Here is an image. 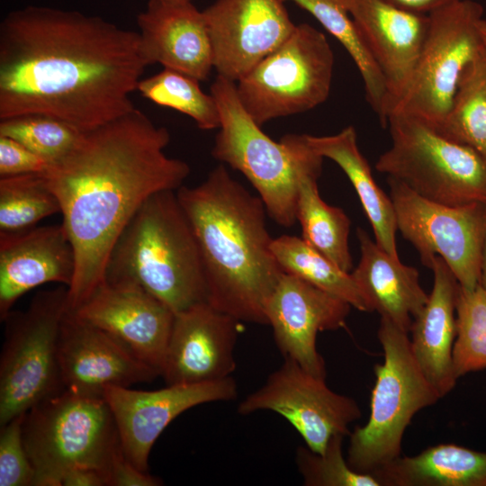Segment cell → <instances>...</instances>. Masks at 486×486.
<instances>
[{"mask_svg": "<svg viewBox=\"0 0 486 486\" xmlns=\"http://www.w3.org/2000/svg\"><path fill=\"white\" fill-rule=\"evenodd\" d=\"M24 416L0 426V486H33L35 472L22 438Z\"/></svg>", "mask_w": 486, "mask_h": 486, "instance_id": "36", "label": "cell"}, {"mask_svg": "<svg viewBox=\"0 0 486 486\" xmlns=\"http://www.w3.org/2000/svg\"><path fill=\"white\" fill-rule=\"evenodd\" d=\"M22 438L33 466V486H61L64 475L80 468L106 478L121 447L114 418L104 396L64 388L29 410Z\"/></svg>", "mask_w": 486, "mask_h": 486, "instance_id": "6", "label": "cell"}, {"mask_svg": "<svg viewBox=\"0 0 486 486\" xmlns=\"http://www.w3.org/2000/svg\"><path fill=\"white\" fill-rule=\"evenodd\" d=\"M166 1L174 2V3H188V2H192V0H166Z\"/></svg>", "mask_w": 486, "mask_h": 486, "instance_id": "43", "label": "cell"}, {"mask_svg": "<svg viewBox=\"0 0 486 486\" xmlns=\"http://www.w3.org/2000/svg\"><path fill=\"white\" fill-rule=\"evenodd\" d=\"M479 285L486 291V235L482 249Z\"/></svg>", "mask_w": 486, "mask_h": 486, "instance_id": "41", "label": "cell"}, {"mask_svg": "<svg viewBox=\"0 0 486 486\" xmlns=\"http://www.w3.org/2000/svg\"><path fill=\"white\" fill-rule=\"evenodd\" d=\"M58 364L64 388L103 396L109 386L150 382L159 373L104 329L66 313L58 337Z\"/></svg>", "mask_w": 486, "mask_h": 486, "instance_id": "18", "label": "cell"}, {"mask_svg": "<svg viewBox=\"0 0 486 486\" xmlns=\"http://www.w3.org/2000/svg\"><path fill=\"white\" fill-rule=\"evenodd\" d=\"M378 339L384 358L374 366L369 418L349 435L346 461L360 473L373 474L400 456L413 417L441 399L418 365L408 332L381 318Z\"/></svg>", "mask_w": 486, "mask_h": 486, "instance_id": "7", "label": "cell"}, {"mask_svg": "<svg viewBox=\"0 0 486 486\" xmlns=\"http://www.w3.org/2000/svg\"><path fill=\"white\" fill-rule=\"evenodd\" d=\"M62 486H106L104 474L94 469L80 468L67 472Z\"/></svg>", "mask_w": 486, "mask_h": 486, "instance_id": "39", "label": "cell"}, {"mask_svg": "<svg viewBox=\"0 0 486 486\" xmlns=\"http://www.w3.org/2000/svg\"><path fill=\"white\" fill-rule=\"evenodd\" d=\"M387 124L392 145L376 161L378 172L435 202L450 206L486 204L483 156L406 114H391Z\"/></svg>", "mask_w": 486, "mask_h": 486, "instance_id": "8", "label": "cell"}, {"mask_svg": "<svg viewBox=\"0 0 486 486\" xmlns=\"http://www.w3.org/2000/svg\"><path fill=\"white\" fill-rule=\"evenodd\" d=\"M82 132L61 120L40 114L0 120V136L15 140L50 165L72 150Z\"/></svg>", "mask_w": 486, "mask_h": 486, "instance_id": "34", "label": "cell"}, {"mask_svg": "<svg viewBox=\"0 0 486 486\" xmlns=\"http://www.w3.org/2000/svg\"><path fill=\"white\" fill-rule=\"evenodd\" d=\"M318 179L315 176H306L300 183L296 220L302 226V238L342 270L351 273L353 260L348 247L351 221L341 208L322 200Z\"/></svg>", "mask_w": 486, "mask_h": 486, "instance_id": "27", "label": "cell"}, {"mask_svg": "<svg viewBox=\"0 0 486 486\" xmlns=\"http://www.w3.org/2000/svg\"><path fill=\"white\" fill-rule=\"evenodd\" d=\"M137 23L148 65L158 63L199 81L208 78L213 68L212 44L202 12L192 2L149 0Z\"/></svg>", "mask_w": 486, "mask_h": 486, "instance_id": "22", "label": "cell"}, {"mask_svg": "<svg viewBox=\"0 0 486 486\" xmlns=\"http://www.w3.org/2000/svg\"><path fill=\"white\" fill-rule=\"evenodd\" d=\"M235 380L170 384L155 391L109 386L104 391L118 429L126 457L148 472L151 448L164 429L181 413L203 403L231 400L237 397Z\"/></svg>", "mask_w": 486, "mask_h": 486, "instance_id": "14", "label": "cell"}, {"mask_svg": "<svg viewBox=\"0 0 486 486\" xmlns=\"http://www.w3.org/2000/svg\"><path fill=\"white\" fill-rule=\"evenodd\" d=\"M284 358L266 382L238 404V412H276L296 429L306 446L322 454L334 435H350L348 426L362 417L361 409L353 398L329 389L325 378Z\"/></svg>", "mask_w": 486, "mask_h": 486, "instance_id": "13", "label": "cell"}, {"mask_svg": "<svg viewBox=\"0 0 486 486\" xmlns=\"http://www.w3.org/2000/svg\"><path fill=\"white\" fill-rule=\"evenodd\" d=\"M351 307L284 272L267 301L266 317L284 357L292 358L313 375L326 378L325 361L317 350V335L345 327Z\"/></svg>", "mask_w": 486, "mask_h": 486, "instance_id": "16", "label": "cell"}, {"mask_svg": "<svg viewBox=\"0 0 486 486\" xmlns=\"http://www.w3.org/2000/svg\"><path fill=\"white\" fill-rule=\"evenodd\" d=\"M72 313L122 341L161 376L175 313L155 296L135 284L104 280Z\"/></svg>", "mask_w": 486, "mask_h": 486, "instance_id": "17", "label": "cell"}, {"mask_svg": "<svg viewBox=\"0 0 486 486\" xmlns=\"http://www.w3.org/2000/svg\"><path fill=\"white\" fill-rule=\"evenodd\" d=\"M162 481L137 468L124 454L122 446L109 467L107 486H158Z\"/></svg>", "mask_w": 486, "mask_h": 486, "instance_id": "38", "label": "cell"}, {"mask_svg": "<svg viewBox=\"0 0 486 486\" xmlns=\"http://www.w3.org/2000/svg\"><path fill=\"white\" fill-rule=\"evenodd\" d=\"M386 85L385 122L413 75L429 29V14L382 0H343Z\"/></svg>", "mask_w": 486, "mask_h": 486, "instance_id": "20", "label": "cell"}, {"mask_svg": "<svg viewBox=\"0 0 486 486\" xmlns=\"http://www.w3.org/2000/svg\"><path fill=\"white\" fill-rule=\"evenodd\" d=\"M50 164L14 139L0 136V177L43 174Z\"/></svg>", "mask_w": 486, "mask_h": 486, "instance_id": "37", "label": "cell"}, {"mask_svg": "<svg viewBox=\"0 0 486 486\" xmlns=\"http://www.w3.org/2000/svg\"><path fill=\"white\" fill-rule=\"evenodd\" d=\"M356 236L361 256L351 272L354 280L373 311L409 333L428 301L418 271L388 254L362 228H357Z\"/></svg>", "mask_w": 486, "mask_h": 486, "instance_id": "24", "label": "cell"}, {"mask_svg": "<svg viewBox=\"0 0 486 486\" xmlns=\"http://www.w3.org/2000/svg\"><path fill=\"white\" fill-rule=\"evenodd\" d=\"M240 322L208 302L175 314L161 371L166 385L230 377L236 369Z\"/></svg>", "mask_w": 486, "mask_h": 486, "instance_id": "19", "label": "cell"}, {"mask_svg": "<svg viewBox=\"0 0 486 486\" xmlns=\"http://www.w3.org/2000/svg\"><path fill=\"white\" fill-rule=\"evenodd\" d=\"M400 9L422 14H429L459 0H382Z\"/></svg>", "mask_w": 486, "mask_h": 486, "instance_id": "40", "label": "cell"}, {"mask_svg": "<svg viewBox=\"0 0 486 486\" xmlns=\"http://www.w3.org/2000/svg\"><path fill=\"white\" fill-rule=\"evenodd\" d=\"M199 80L182 72L164 68L141 79L137 90L152 103L192 118L201 130L220 128V113L215 98L205 94Z\"/></svg>", "mask_w": 486, "mask_h": 486, "instance_id": "31", "label": "cell"}, {"mask_svg": "<svg viewBox=\"0 0 486 486\" xmlns=\"http://www.w3.org/2000/svg\"><path fill=\"white\" fill-rule=\"evenodd\" d=\"M272 250L284 272L344 300L360 311H373L351 273L342 270L302 238L282 235L273 239Z\"/></svg>", "mask_w": 486, "mask_h": 486, "instance_id": "29", "label": "cell"}, {"mask_svg": "<svg viewBox=\"0 0 486 486\" xmlns=\"http://www.w3.org/2000/svg\"><path fill=\"white\" fill-rule=\"evenodd\" d=\"M346 436L334 435L322 454L299 446L295 462L306 486H380L373 474L354 471L342 452Z\"/></svg>", "mask_w": 486, "mask_h": 486, "instance_id": "35", "label": "cell"}, {"mask_svg": "<svg viewBox=\"0 0 486 486\" xmlns=\"http://www.w3.org/2000/svg\"><path fill=\"white\" fill-rule=\"evenodd\" d=\"M169 142L168 130L135 108L82 132L72 150L41 174L59 202L76 255L68 311L104 282L110 254L141 205L158 192L183 186L191 169L166 155Z\"/></svg>", "mask_w": 486, "mask_h": 486, "instance_id": "2", "label": "cell"}, {"mask_svg": "<svg viewBox=\"0 0 486 486\" xmlns=\"http://www.w3.org/2000/svg\"><path fill=\"white\" fill-rule=\"evenodd\" d=\"M306 138L319 155L334 161L346 175L371 224L375 242L391 256L399 257L392 201L375 183L369 163L359 149L356 129L350 125L334 135L306 134Z\"/></svg>", "mask_w": 486, "mask_h": 486, "instance_id": "25", "label": "cell"}, {"mask_svg": "<svg viewBox=\"0 0 486 486\" xmlns=\"http://www.w3.org/2000/svg\"><path fill=\"white\" fill-rule=\"evenodd\" d=\"M334 54L324 33L296 24L291 36L237 83L238 100L262 127L281 117L308 112L330 92Z\"/></svg>", "mask_w": 486, "mask_h": 486, "instance_id": "10", "label": "cell"}, {"mask_svg": "<svg viewBox=\"0 0 486 486\" xmlns=\"http://www.w3.org/2000/svg\"><path fill=\"white\" fill-rule=\"evenodd\" d=\"M434 284L428 301L413 320L412 353L431 384L441 398L455 386L457 378L453 366V347L456 338V305L460 284L446 265L436 256L429 267Z\"/></svg>", "mask_w": 486, "mask_h": 486, "instance_id": "23", "label": "cell"}, {"mask_svg": "<svg viewBox=\"0 0 486 486\" xmlns=\"http://www.w3.org/2000/svg\"><path fill=\"white\" fill-rule=\"evenodd\" d=\"M202 12L219 76L238 82L292 33L281 0H216Z\"/></svg>", "mask_w": 486, "mask_h": 486, "instance_id": "15", "label": "cell"}, {"mask_svg": "<svg viewBox=\"0 0 486 486\" xmlns=\"http://www.w3.org/2000/svg\"><path fill=\"white\" fill-rule=\"evenodd\" d=\"M68 312V287L37 292L25 311L4 319L0 356V426L64 389L58 337Z\"/></svg>", "mask_w": 486, "mask_h": 486, "instance_id": "9", "label": "cell"}, {"mask_svg": "<svg viewBox=\"0 0 486 486\" xmlns=\"http://www.w3.org/2000/svg\"><path fill=\"white\" fill-rule=\"evenodd\" d=\"M138 32L76 10L29 5L0 23V120L40 114L86 131L136 107Z\"/></svg>", "mask_w": 486, "mask_h": 486, "instance_id": "1", "label": "cell"}, {"mask_svg": "<svg viewBox=\"0 0 486 486\" xmlns=\"http://www.w3.org/2000/svg\"><path fill=\"white\" fill-rule=\"evenodd\" d=\"M176 194L201 252L208 302L241 322L267 325L266 306L284 272L272 250L261 198L222 164Z\"/></svg>", "mask_w": 486, "mask_h": 486, "instance_id": "3", "label": "cell"}, {"mask_svg": "<svg viewBox=\"0 0 486 486\" xmlns=\"http://www.w3.org/2000/svg\"><path fill=\"white\" fill-rule=\"evenodd\" d=\"M76 271L74 247L63 227L35 226L0 232V319L12 311L24 293L47 283L72 284Z\"/></svg>", "mask_w": 486, "mask_h": 486, "instance_id": "21", "label": "cell"}, {"mask_svg": "<svg viewBox=\"0 0 486 486\" xmlns=\"http://www.w3.org/2000/svg\"><path fill=\"white\" fill-rule=\"evenodd\" d=\"M398 230L417 249L424 266L441 257L460 286L479 285L482 249L486 235V204L450 206L429 201L388 177Z\"/></svg>", "mask_w": 486, "mask_h": 486, "instance_id": "12", "label": "cell"}, {"mask_svg": "<svg viewBox=\"0 0 486 486\" xmlns=\"http://www.w3.org/2000/svg\"><path fill=\"white\" fill-rule=\"evenodd\" d=\"M436 130L486 158V45L464 69L451 107Z\"/></svg>", "mask_w": 486, "mask_h": 486, "instance_id": "30", "label": "cell"}, {"mask_svg": "<svg viewBox=\"0 0 486 486\" xmlns=\"http://www.w3.org/2000/svg\"><path fill=\"white\" fill-rule=\"evenodd\" d=\"M60 212V204L41 174L0 177V232L32 229Z\"/></svg>", "mask_w": 486, "mask_h": 486, "instance_id": "32", "label": "cell"}, {"mask_svg": "<svg viewBox=\"0 0 486 486\" xmlns=\"http://www.w3.org/2000/svg\"><path fill=\"white\" fill-rule=\"evenodd\" d=\"M453 366L456 378L486 368V291L460 286Z\"/></svg>", "mask_w": 486, "mask_h": 486, "instance_id": "33", "label": "cell"}, {"mask_svg": "<svg viewBox=\"0 0 486 486\" xmlns=\"http://www.w3.org/2000/svg\"><path fill=\"white\" fill-rule=\"evenodd\" d=\"M211 94L220 113L212 157L244 175L277 224L294 225L301 180L320 177L324 158L306 134H286L280 141L268 137L241 105L236 82L217 75Z\"/></svg>", "mask_w": 486, "mask_h": 486, "instance_id": "5", "label": "cell"}, {"mask_svg": "<svg viewBox=\"0 0 486 486\" xmlns=\"http://www.w3.org/2000/svg\"><path fill=\"white\" fill-rule=\"evenodd\" d=\"M281 1H291L310 13L341 43L360 72L368 104L378 115L382 126L386 125L387 90L384 78L343 0Z\"/></svg>", "mask_w": 486, "mask_h": 486, "instance_id": "28", "label": "cell"}, {"mask_svg": "<svg viewBox=\"0 0 486 486\" xmlns=\"http://www.w3.org/2000/svg\"><path fill=\"white\" fill-rule=\"evenodd\" d=\"M483 14L482 5L473 0H459L429 14L413 75L389 116L406 114L435 129L442 123L464 69L485 46L480 30Z\"/></svg>", "mask_w": 486, "mask_h": 486, "instance_id": "11", "label": "cell"}, {"mask_svg": "<svg viewBox=\"0 0 486 486\" xmlns=\"http://www.w3.org/2000/svg\"><path fill=\"white\" fill-rule=\"evenodd\" d=\"M373 475L380 486H486V452L439 444L400 455Z\"/></svg>", "mask_w": 486, "mask_h": 486, "instance_id": "26", "label": "cell"}, {"mask_svg": "<svg viewBox=\"0 0 486 486\" xmlns=\"http://www.w3.org/2000/svg\"><path fill=\"white\" fill-rule=\"evenodd\" d=\"M480 30L482 33V40L486 45V20L483 19L480 24Z\"/></svg>", "mask_w": 486, "mask_h": 486, "instance_id": "42", "label": "cell"}, {"mask_svg": "<svg viewBox=\"0 0 486 486\" xmlns=\"http://www.w3.org/2000/svg\"><path fill=\"white\" fill-rule=\"evenodd\" d=\"M105 280L143 288L175 314L208 302L203 263L176 191L151 195L117 239Z\"/></svg>", "mask_w": 486, "mask_h": 486, "instance_id": "4", "label": "cell"}]
</instances>
